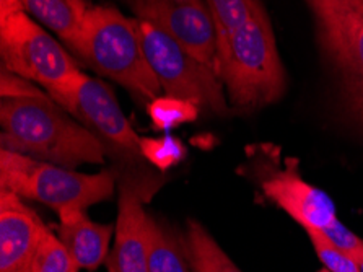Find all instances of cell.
<instances>
[{
  "instance_id": "obj_18",
  "label": "cell",
  "mask_w": 363,
  "mask_h": 272,
  "mask_svg": "<svg viewBox=\"0 0 363 272\" xmlns=\"http://www.w3.org/2000/svg\"><path fill=\"white\" fill-rule=\"evenodd\" d=\"M217 28V40L245 25L261 0H206Z\"/></svg>"
},
{
  "instance_id": "obj_16",
  "label": "cell",
  "mask_w": 363,
  "mask_h": 272,
  "mask_svg": "<svg viewBox=\"0 0 363 272\" xmlns=\"http://www.w3.org/2000/svg\"><path fill=\"white\" fill-rule=\"evenodd\" d=\"M147 272H189L176 243L153 219L148 238Z\"/></svg>"
},
{
  "instance_id": "obj_4",
  "label": "cell",
  "mask_w": 363,
  "mask_h": 272,
  "mask_svg": "<svg viewBox=\"0 0 363 272\" xmlns=\"http://www.w3.org/2000/svg\"><path fill=\"white\" fill-rule=\"evenodd\" d=\"M340 104L363 129V0H303Z\"/></svg>"
},
{
  "instance_id": "obj_7",
  "label": "cell",
  "mask_w": 363,
  "mask_h": 272,
  "mask_svg": "<svg viewBox=\"0 0 363 272\" xmlns=\"http://www.w3.org/2000/svg\"><path fill=\"white\" fill-rule=\"evenodd\" d=\"M2 69L30 82L57 90L82 74L65 49L26 12L0 20Z\"/></svg>"
},
{
  "instance_id": "obj_10",
  "label": "cell",
  "mask_w": 363,
  "mask_h": 272,
  "mask_svg": "<svg viewBox=\"0 0 363 272\" xmlns=\"http://www.w3.org/2000/svg\"><path fill=\"white\" fill-rule=\"evenodd\" d=\"M158 185L152 178L125 175L119 185V209L114 225V248L108 256L109 272H147L152 217L144 202Z\"/></svg>"
},
{
  "instance_id": "obj_14",
  "label": "cell",
  "mask_w": 363,
  "mask_h": 272,
  "mask_svg": "<svg viewBox=\"0 0 363 272\" xmlns=\"http://www.w3.org/2000/svg\"><path fill=\"white\" fill-rule=\"evenodd\" d=\"M23 12L56 33L72 49L86 18L85 0H20Z\"/></svg>"
},
{
  "instance_id": "obj_22",
  "label": "cell",
  "mask_w": 363,
  "mask_h": 272,
  "mask_svg": "<svg viewBox=\"0 0 363 272\" xmlns=\"http://www.w3.org/2000/svg\"><path fill=\"white\" fill-rule=\"evenodd\" d=\"M320 232L333 243L335 248H339L340 251L347 253L349 256H352L355 261L363 253L362 238H359L354 232L349 230L339 219H334L331 224L324 227V229Z\"/></svg>"
},
{
  "instance_id": "obj_21",
  "label": "cell",
  "mask_w": 363,
  "mask_h": 272,
  "mask_svg": "<svg viewBox=\"0 0 363 272\" xmlns=\"http://www.w3.org/2000/svg\"><path fill=\"white\" fill-rule=\"evenodd\" d=\"M306 233L310 236V241L313 243L318 258L329 272H359L357 261L349 256L347 253L335 248L320 230H306Z\"/></svg>"
},
{
  "instance_id": "obj_15",
  "label": "cell",
  "mask_w": 363,
  "mask_h": 272,
  "mask_svg": "<svg viewBox=\"0 0 363 272\" xmlns=\"http://www.w3.org/2000/svg\"><path fill=\"white\" fill-rule=\"evenodd\" d=\"M186 259L192 272H241L197 220L188 222Z\"/></svg>"
},
{
  "instance_id": "obj_12",
  "label": "cell",
  "mask_w": 363,
  "mask_h": 272,
  "mask_svg": "<svg viewBox=\"0 0 363 272\" xmlns=\"http://www.w3.org/2000/svg\"><path fill=\"white\" fill-rule=\"evenodd\" d=\"M46 230L20 196L0 190V272H31Z\"/></svg>"
},
{
  "instance_id": "obj_19",
  "label": "cell",
  "mask_w": 363,
  "mask_h": 272,
  "mask_svg": "<svg viewBox=\"0 0 363 272\" xmlns=\"http://www.w3.org/2000/svg\"><path fill=\"white\" fill-rule=\"evenodd\" d=\"M79 269L60 238L46 230L38 246L31 272H79Z\"/></svg>"
},
{
  "instance_id": "obj_17",
  "label": "cell",
  "mask_w": 363,
  "mask_h": 272,
  "mask_svg": "<svg viewBox=\"0 0 363 272\" xmlns=\"http://www.w3.org/2000/svg\"><path fill=\"white\" fill-rule=\"evenodd\" d=\"M201 108L192 102L174 97H158L147 104V113L158 131H169L176 126L194 123L199 118Z\"/></svg>"
},
{
  "instance_id": "obj_23",
  "label": "cell",
  "mask_w": 363,
  "mask_h": 272,
  "mask_svg": "<svg viewBox=\"0 0 363 272\" xmlns=\"http://www.w3.org/2000/svg\"><path fill=\"white\" fill-rule=\"evenodd\" d=\"M357 264H359V272H363V253L357 258Z\"/></svg>"
},
{
  "instance_id": "obj_3",
  "label": "cell",
  "mask_w": 363,
  "mask_h": 272,
  "mask_svg": "<svg viewBox=\"0 0 363 272\" xmlns=\"http://www.w3.org/2000/svg\"><path fill=\"white\" fill-rule=\"evenodd\" d=\"M72 51L140 102L160 97V82L148 64L137 18H128L118 9L100 5L88 10Z\"/></svg>"
},
{
  "instance_id": "obj_6",
  "label": "cell",
  "mask_w": 363,
  "mask_h": 272,
  "mask_svg": "<svg viewBox=\"0 0 363 272\" xmlns=\"http://www.w3.org/2000/svg\"><path fill=\"white\" fill-rule=\"evenodd\" d=\"M145 55L168 97L183 98L213 114H227L223 83L216 69L203 64L150 21L139 20Z\"/></svg>"
},
{
  "instance_id": "obj_11",
  "label": "cell",
  "mask_w": 363,
  "mask_h": 272,
  "mask_svg": "<svg viewBox=\"0 0 363 272\" xmlns=\"http://www.w3.org/2000/svg\"><path fill=\"white\" fill-rule=\"evenodd\" d=\"M262 191L305 230H323L335 217L333 199L300 176L296 165L274 170L262 178Z\"/></svg>"
},
{
  "instance_id": "obj_5",
  "label": "cell",
  "mask_w": 363,
  "mask_h": 272,
  "mask_svg": "<svg viewBox=\"0 0 363 272\" xmlns=\"http://www.w3.org/2000/svg\"><path fill=\"white\" fill-rule=\"evenodd\" d=\"M0 190L49 205L62 215L86 210L90 205L111 197L114 178L109 171L96 175L77 173L70 168L2 148Z\"/></svg>"
},
{
  "instance_id": "obj_2",
  "label": "cell",
  "mask_w": 363,
  "mask_h": 272,
  "mask_svg": "<svg viewBox=\"0 0 363 272\" xmlns=\"http://www.w3.org/2000/svg\"><path fill=\"white\" fill-rule=\"evenodd\" d=\"M217 74L235 109H261L282 98L285 70L262 4L245 25L217 40Z\"/></svg>"
},
{
  "instance_id": "obj_13",
  "label": "cell",
  "mask_w": 363,
  "mask_h": 272,
  "mask_svg": "<svg viewBox=\"0 0 363 272\" xmlns=\"http://www.w3.org/2000/svg\"><path fill=\"white\" fill-rule=\"evenodd\" d=\"M59 217V238L70 256L80 269L95 271L108 256L113 227L90 220L85 210L65 212Z\"/></svg>"
},
{
  "instance_id": "obj_9",
  "label": "cell",
  "mask_w": 363,
  "mask_h": 272,
  "mask_svg": "<svg viewBox=\"0 0 363 272\" xmlns=\"http://www.w3.org/2000/svg\"><path fill=\"white\" fill-rule=\"evenodd\" d=\"M135 18L150 21L217 72V28L206 0H128Z\"/></svg>"
},
{
  "instance_id": "obj_1",
  "label": "cell",
  "mask_w": 363,
  "mask_h": 272,
  "mask_svg": "<svg viewBox=\"0 0 363 272\" xmlns=\"http://www.w3.org/2000/svg\"><path fill=\"white\" fill-rule=\"evenodd\" d=\"M2 148L28 155L64 168L103 163L104 143L62 107L41 93L33 97H5L0 102Z\"/></svg>"
},
{
  "instance_id": "obj_20",
  "label": "cell",
  "mask_w": 363,
  "mask_h": 272,
  "mask_svg": "<svg viewBox=\"0 0 363 272\" xmlns=\"http://www.w3.org/2000/svg\"><path fill=\"white\" fill-rule=\"evenodd\" d=\"M140 153L142 158L157 166L158 170L167 171L186 157V147L183 146V142L173 136L142 137Z\"/></svg>"
},
{
  "instance_id": "obj_8",
  "label": "cell",
  "mask_w": 363,
  "mask_h": 272,
  "mask_svg": "<svg viewBox=\"0 0 363 272\" xmlns=\"http://www.w3.org/2000/svg\"><path fill=\"white\" fill-rule=\"evenodd\" d=\"M48 95L101 138L103 143L116 147L130 158H142V137L132 129L111 87L103 80L93 79L82 72L67 85L48 92Z\"/></svg>"
},
{
  "instance_id": "obj_24",
  "label": "cell",
  "mask_w": 363,
  "mask_h": 272,
  "mask_svg": "<svg viewBox=\"0 0 363 272\" xmlns=\"http://www.w3.org/2000/svg\"><path fill=\"white\" fill-rule=\"evenodd\" d=\"M320 272H329L328 269H323V271H320Z\"/></svg>"
}]
</instances>
